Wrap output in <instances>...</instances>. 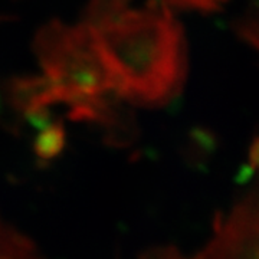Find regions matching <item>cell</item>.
Masks as SVG:
<instances>
[{
	"label": "cell",
	"mask_w": 259,
	"mask_h": 259,
	"mask_svg": "<svg viewBox=\"0 0 259 259\" xmlns=\"http://www.w3.org/2000/svg\"><path fill=\"white\" fill-rule=\"evenodd\" d=\"M62 143H64V128L61 124H56L37 139V148L44 154H52L62 147Z\"/></svg>",
	"instance_id": "5"
},
{
	"label": "cell",
	"mask_w": 259,
	"mask_h": 259,
	"mask_svg": "<svg viewBox=\"0 0 259 259\" xmlns=\"http://www.w3.org/2000/svg\"><path fill=\"white\" fill-rule=\"evenodd\" d=\"M168 5H175L179 8L196 9L200 12H218L221 10V5L228 0H166Z\"/></svg>",
	"instance_id": "7"
},
{
	"label": "cell",
	"mask_w": 259,
	"mask_h": 259,
	"mask_svg": "<svg viewBox=\"0 0 259 259\" xmlns=\"http://www.w3.org/2000/svg\"><path fill=\"white\" fill-rule=\"evenodd\" d=\"M112 74V94L134 105L157 107L177 97L187 76L185 30L167 2L122 10L91 29Z\"/></svg>",
	"instance_id": "1"
},
{
	"label": "cell",
	"mask_w": 259,
	"mask_h": 259,
	"mask_svg": "<svg viewBox=\"0 0 259 259\" xmlns=\"http://www.w3.org/2000/svg\"><path fill=\"white\" fill-rule=\"evenodd\" d=\"M122 10H125V5L120 0H90L85 13V25L91 29H97L110 23Z\"/></svg>",
	"instance_id": "4"
},
{
	"label": "cell",
	"mask_w": 259,
	"mask_h": 259,
	"mask_svg": "<svg viewBox=\"0 0 259 259\" xmlns=\"http://www.w3.org/2000/svg\"><path fill=\"white\" fill-rule=\"evenodd\" d=\"M9 104L20 112H28L56 104V88L47 76H13L8 81Z\"/></svg>",
	"instance_id": "3"
},
{
	"label": "cell",
	"mask_w": 259,
	"mask_h": 259,
	"mask_svg": "<svg viewBox=\"0 0 259 259\" xmlns=\"http://www.w3.org/2000/svg\"><path fill=\"white\" fill-rule=\"evenodd\" d=\"M32 49L61 93L112 94V74L85 23L68 26L54 19L37 30Z\"/></svg>",
	"instance_id": "2"
},
{
	"label": "cell",
	"mask_w": 259,
	"mask_h": 259,
	"mask_svg": "<svg viewBox=\"0 0 259 259\" xmlns=\"http://www.w3.org/2000/svg\"><path fill=\"white\" fill-rule=\"evenodd\" d=\"M236 33L242 37L243 40H246L248 44H250L255 49H258V20L256 16H252V18H245L239 20L236 23Z\"/></svg>",
	"instance_id": "6"
}]
</instances>
